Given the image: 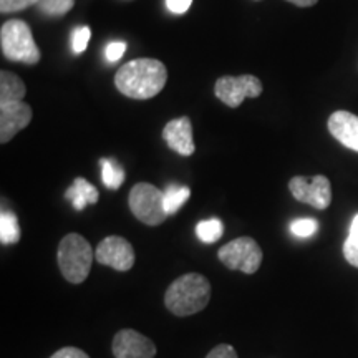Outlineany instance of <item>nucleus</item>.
<instances>
[{"mask_svg": "<svg viewBox=\"0 0 358 358\" xmlns=\"http://www.w3.org/2000/svg\"><path fill=\"white\" fill-rule=\"evenodd\" d=\"M168 80L166 66L156 58H136L116 71L115 85L124 96L148 100L158 95Z\"/></svg>", "mask_w": 358, "mask_h": 358, "instance_id": "f257e3e1", "label": "nucleus"}, {"mask_svg": "<svg viewBox=\"0 0 358 358\" xmlns=\"http://www.w3.org/2000/svg\"><path fill=\"white\" fill-rule=\"evenodd\" d=\"M211 301V284L204 275L189 272L178 277L164 294V306L176 317L194 315Z\"/></svg>", "mask_w": 358, "mask_h": 358, "instance_id": "f03ea898", "label": "nucleus"}, {"mask_svg": "<svg viewBox=\"0 0 358 358\" xmlns=\"http://www.w3.org/2000/svg\"><path fill=\"white\" fill-rule=\"evenodd\" d=\"M58 266L60 272L70 284H82L87 280L92 271V262L95 259V252L92 245L82 234L71 232L60 241L58 245Z\"/></svg>", "mask_w": 358, "mask_h": 358, "instance_id": "7ed1b4c3", "label": "nucleus"}, {"mask_svg": "<svg viewBox=\"0 0 358 358\" xmlns=\"http://www.w3.org/2000/svg\"><path fill=\"white\" fill-rule=\"evenodd\" d=\"M0 45L3 57L10 62L35 65L40 62V50L35 43L32 30L24 20H7L0 29Z\"/></svg>", "mask_w": 358, "mask_h": 358, "instance_id": "20e7f679", "label": "nucleus"}, {"mask_svg": "<svg viewBox=\"0 0 358 358\" xmlns=\"http://www.w3.org/2000/svg\"><path fill=\"white\" fill-rule=\"evenodd\" d=\"M128 204L133 216L146 226H159L168 217L164 209V191L150 182L134 185L129 191Z\"/></svg>", "mask_w": 358, "mask_h": 358, "instance_id": "39448f33", "label": "nucleus"}, {"mask_svg": "<svg viewBox=\"0 0 358 358\" xmlns=\"http://www.w3.org/2000/svg\"><path fill=\"white\" fill-rule=\"evenodd\" d=\"M217 257L231 271L254 274L262 264V249L252 237H237L217 250Z\"/></svg>", "mask_w": 358, "mask_h": 358, "instance_id": "423d86ee", "label": "nucleus"}, {"mask_svg": "<svg viewBox=\"0 0 358 358\" xmlns=\"http://www.w3.org/2000/svg\"><path fill=\"white\" fill-rule=\"evenodd\" d=\"M289 189L299 203L312 206L319 211H325L332 203V186L324 174H315L312 178L294 176L289 181Z\"/></svg>", "mask_w": 358, "mask_h": 358, "instance_id": "0eeeda50", "label": "nucleus"}, {"mask_svg": "<svg viewBox=\"0 0 358 358\" xmlns=\"http://www.w3.org/2000/svg\"><path fill=\"white\" fill-rule=\"evenodd\" d=\"M214 93L222 103L231 108L243 105L245 98H257L262 93L261 80L254 75H241V77H221L216 82Z\"/></svg>", "mask_w": 358, "mask_h": 358, "instance_id": "6e6552de", "label": "nucleus"}, {"mask_svg": "<svg viewBox=\"0 0 358 358\" xmlns=\"http://www.w3.org/2000/svg\"><path fill=\"white\" fill-rule=\"evenodd\" d=\"M95 259L101 266L111 267L115 271L127 272L134 266V249L124 237L108 236L98 244Z\"/></svg>", "mask_w": 358, "mask_h": 358, "instance_id": "1a4fd4ad", "label": "nucleus"}, {"mask_svg": "<svg viewBox=\"0 0 358 358\" xmlns=\"http://www.w3.org/2000/svg\"><path fill=\"white\" fill-rule=\"evenodd\" d=\"M111 352L115 358H155L156 345L136 330L123 329L113 337Z\"/></svg>", "mask_w": 358, "mask_h": 358, "instance_id": "9d476101", "label": "nucleus"}, {"mask_svg": "<svg viewBox=\"0 0 358 358\" xmlns=\"http://www.w3.org/2000/svg\"><path fill=\"white\" fill-rule=\"evenodd\" d=\"M32 122V108L24 100L0 101V143L6 145Z\"/></svg>", "mask_w": 358, "mask_h": 358, "instance_id": "9b49d317", "label": "nucleus"}, {"mask_svg": "<svg viewBox=\"0 0 358 358\" xmlns=\"http://www.w3.org/2000/svg\"><path fill=\"white\" fill-rule=\"evenodd\" d=\"M163 140L166 145L181 156H192L196 151L194 138H192V124L187 116L174 118L166 123L163 129Z\"/></svg>", "mask_w": 358, "mask_h": 358, "instance_id": "f8f14e48", "label": "nucleus"}, {"mask_svg": "<svg viewBox=\"0 0 358 358\" xmlns=\"http://www.w3.org/2000/svg\"><path fill=\"white\" fill-rule=\"evenodd\" d=\"M329 131L337 140L340 145H343L348 150L358 153V116L350 111H335L330 115Z\"/></svg>", "mask_w": 358, "mask_h": 358, "instance_id": "ddd939ff", "label": "nucleus"}, {"mask_svg": "<svg viewBox=\"0 0 358 358\" xmlns=\"http://www.w3.org/2000/svg\"><path fill=\"white\" fill-rule=\"evenodd\" d=\"M65 199H69L75 211H83L88 204H96L100 192L85 178H77L69 189L65 191Z\"/></svg>", "mask_w": 358, "mask_h": 358, "instance_id": "4468645a", "label": "nucleus"}, {"mask_svg": "<svg viewBox=\"0 0 358 358\" xmlns=\"http://www.w3.org/2000/svg\"><path fill=\"white\" fill-rule=\"evenodd\" d=\"M27 93L25 83L8 70L0 71V101L24 100Z\"/></svg>", "mask_w": 358, "mask_h": 358, "instance_id": "2eb2a0df", "label": "nucleus"}, {"mask_svg": "<svg viewBox=\"0 0 358 358\" xmlns=\"http://www.w3.org/2000/svg\"><path fill=\"white\" fill-rule=\"evenodd\" d=\"M100 166H101V179H103V185H105L108 189H120L123 185L124 178H127V173L124 169L116 163L115 159L110 158H103L100 161Z\"/></svg>", "mask_w": 358, "mask_h": 358, "instance_id": "dca6fc26", "label": "nucleus"}, {"mask_svg": "<svg viewBox=\"0 0 358 358\" xmlns=\"http://www.w3.org/2000/svg\"><path fill=\"white\" fill-rule=\"evenodd\" d=\"M22 231L19 219L10 211H2L0 214V243L3 245L17 244L20 241Z\"/></svg>", "mask_w": 358, "mask_h": 358, "instance_id": "f3484780", "label": "nucleus"}, {"mask_svg": "<svg viewBox=\"0 0 358 358\" xmlns=\"http://www.w3.org/2000/svg\"><path fill=\"white\" fill-rule=\"evenodd\" d=\"M189 196L191 189L187 186L169 185L164 191V209H166L168 216L176 214L182 208V204L189 199Z\"/></svg>", "mask_w": 358, "mask_h": 358, "instance_id": "a211bd4d", "label": "nucleus"}, {"mask_svg": "<svg viewBox=\"0 0 358 358\" xmlns=\"http://www.w3.org/2000/svg\"><path fill=\"white\" fill-rule=\"evenodd\" d=\"M224 234V224L221 219H208V221H201L196 226V236L199 237V241H203L206 244H213L219 241Z\"/></svg>", "mask_w": 358, "mask_h": 358, "instance_id": "6ab92c4d", "label": "nucleus"}, {"mask_svg": "<svg viewBox=\"0 0 358 358\" xmlns=\"http://www.w3.org/2000/svg\"><path fill=\"white\" fill-rule=\"evenodd\" d=\"M75 6V0H38V10L48 17H64Z\"/></svg>", "mask_w": 358, "mask_h": 358, "instance_id": "aec40b11", "label": "nucleus"}, {"mask_svg": "<svg viewBox=\"0 0 358 358\" xmlns=\"http://www.w3.org/2000/svg\"><path fill=\"white\" fill-rule=\"evenodd\" d=\"M319 229V222L315 221V219H308V217H303V219H295L290 224V232L295 237H310L317 232Z\"/></svg>", "mask_w": 358, "mask_h": 358, "instance_id": "412c9836", "label": "nucleus"}, {"mask_svg": "<svg viewBox=\"0 0 358 358\" xmlns=\"http://www.w3.org/2000/svg\"><path fill=\"white\" fill-rule=\"evenodd\" d=\"M90 37H92V32L87 25L77 27V29L71 32V48H73L75 53H82L87 50L88 43H90Z\"/></svg>", "mask_w": 358, "mask_h": 358, "instance_id": "4be33fe9", "label": "nucleus"}, {"mask_svg": "<svg viewBox=\"0 0 358 358\" xmlns=\"http://www.w3.org/2000/svg\"><path fill=\"white\" fill-rule=\"evenodd\" d=\"M38 0H0V12L13 13L25 10V8L37 6Z\"/></svg>", "mask_w": 358, "mask_h": 358, "instance_id": "5701e85b", "label": "nucleus"}, {"mask_svg": "<svg viewBox=\"0 0 358 358\" xmlns=\"http://www.w3.org/2000/svg\"><path fill=\"white\" fill-rule=\"evenodd\" d=\"M343 257L350 266L358 268V236H348L343 243Z\"/></svg>", "mask_w": 358, "mask_h": 358, "instance_id": "b1692460", "label": "nucleus"}, {"mask_svg": "<svg viewBox=\"0 0 358 358\" xmlns=\"http://www.w3.org/2000/svg\"><path fill=\"white\" fill-rule=\"evenodd\" d=\"M124 52H127V43H124V42H111V43L106 45V50H105L106 60H108V62H118L120 58L124 55Z\"/></svg>", "mask_w": 358, "mask_h": 358, "instance_id": "393cba45", "label": "nucleus"}, {"mask_svg": "<svg viewBox=\"0 0 358 358\" xmlns=\"http://www.w3.org/2000/svg\"><path fill=\"white\" fill-rule=\"evenodd\" d=\"M206 358H237V352L232 345L221 343V345L214 347L213 350L206 355Z\"/></svg>", "mask_w": 358, "mask_h": 358, "instance_id": "a878e982", "label": "nucleus"}, {"mask_svg": "<svg viewBox=\"0 0 358 358\" xmlns=\"http://www.w3.org/2000/svg\"><path fill=\"white\" fill-rule=\"evenodd\" d=\"M50 358H90L82 348L77 347H64L60 350L53 353Z\"/></svg>", "mask_w": 358, "mask_h": 358, "instance_id": "bb28decb", "label": "nucleus"}, {"mask_svg": "<svg viewBox=\"0 0 358 358\" xmlns=\"http://www.w3.org/2000/svg\"><path fill=\"white\" fill-rule=\"evenodd\" d=\"M192 0H166V7L169 8V12L173 13H178V15H181V13H186L189 10Z\"/></svg>", "mask_w": 358, "mask_h": 358, "instance_id": "cd10ccee", "label": "nucleus"}, {"mask_svg": "<svg viewBox=\"0 0 358 358\" xmlns=\"http://www.w3.org/2000/svg\"><path fill=\"white\" fill-rule=\"evenodd\" d=\"M287 2L294 3V6H297V7H312V6H315L319 0H287Z\"/></svg>", "mask_w": 358, "mask_h": 358, "instance_id": "c85d7f7f", "label": "nucleus"}, {"mask_svg": "<svg viewBox=\"0 0 358 358\" xmlns=\"http://www.w3.org/2000/svg\"><path fill=\"white\" fill-rule=\"evenodd\" d=\"M348 236H358V214L355 217H353V221H352V226H350V234Z\"/></svg>", "mask_w": 358, "mask_h": 358, "instance_id": "c756f323", "label": "nucleus"}]
</instances>
